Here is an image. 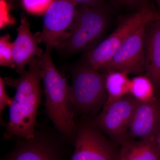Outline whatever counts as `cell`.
Returning a JSON list of instances; mask_svg holds the SVG:
<instances>
[{"label": "cell", "instance_id": "1", "mask_svg": "<svg viewBox=\"0 0 160 160\" xmlns=\"http://www.w3.org/2000/svg\"><path fill=\"white\" fill-rule=\"evenodd\" d=\"M41 58L37 57L32 60L28 70L18 78L4 79L6 86L16 89L12 104L9 107V120L4 126L3 139L5 141L33 136L38 124L37 114L42 94Z\"/></svg>", "mask_w": 160, "mask_h": 160}, {"label": "cell", "instance_id": "2", "mask_svg": "<svg viewBox=\"0 0 160 160\" xmlns=\"http://www.w3.org/2000/svg\"><path fill=\"white\" fill-rule=\"evenodd\" d=\"M52 49L46 46L40 61L45 94V113L55 129L73 145L76 123L70 98V86L67 78L55 65L51 57Z\"/></svg>", "mask_w": 160, "mask_h": 160}, {"label": "cell", "instance_id": "3", "mask_svg": "<svg viewBox=\"0 0 160 160\" xmlns=\"http://www.w3.org/2000/svg\"><path fill=\"white\" fill-rule=\"evenodd\" d=\"M49 121L38 122L32 137L16 138L15 146L1 160H71L74 146Z\"/></svg>", "mask_w": 160, "mask_h": 160}, {"label": "cell", "instance_id": "4", "mask_svg": "<svg viewBox=\"0 0 160 160\" xmlns=\"http://www.w3.org/2000/svg\"><path fill=\"white\" fill-rule=\"evenodd\" d=\"M71 75L70 94L75 119L92 120L107 101L106 74L82 60L72 68Z\"/></svg>", "mask_w": 160, "mask_h": 160}, {"label": "cell", "instance_id": "5", "mask_svg": "<svg viewBox=\"0 0 160 160\" xmlns=\"http://www.w3.org/2000/svg\"><path fill=\"white\" fill-rule=\"evenodd\" d=\"M109 22V13L102 4L80 6L69 37L55 48L69 54L87 51L100 42Z\"/></svg>", "mask_w": 160, "mask_h": 160}, {"label": "cell", "instance_id": "6", "mask_svg": "<svg viewBox=\"0 0 160 160\" xmlns=\"http://www.w3.org/2000/svg\"><path fill=\"white\" fill-rule=\"evenodd\" d=\"M147 5L124 18L108 37L85 52L82 61L100 71L121 45L138 29L159 17Z\"/></svg>", "mask_w": 160, "mask_h": 160}, {"label": "cell", "instance_id": "7", "mask_svg": "<svg viewBox=\"0 0 160 160\" xmlns=\"http://www.w3.org/2000/svg\"><path fill=\"white\" fill-rule=\"evenodd\" d=\"M138 102L130 94L106 102L90 122L104 134L121 145L129 138V125Z\"/></svg>", "mask_w": 160, "mask_h": 160}, {"label": "cell", "instance_id": "8", "mask_svg": "<svg viewBox=\"0 0 160 160\" xmlns=\"http://www.w3.org/2000/svg\"><path fill=\"white\" fill-rule=\"evenodd\" d=\"M75 121L76 131L71 160H117L118 151L90 120L78 118Z\"/></svg>", "mask_w": 160, "mask_h": 160}, {"label": "cell", "instance_id": "9", "mask_svg": "<svg viewBox=\"0 0 160 160\" xmlns=\"http://www.w3.org/2000/svg\"><path fill=\"white\" fill-rule=\"evenodd\" d=\"M146 26H142L119 47L100 70L124 72L127 75H145L144 38Z\"/></svg>", "mask_w": 160, "mask_h": 160}, {"label": "cell", "instance_id": "10", "mask_svg": "<svg viewBox=\"0 0 160 160\" xmlns=\"http://www.w3.org/2000/svg\"><path fill=\"white\" fill-rule=\"evenodd\" d=\"M77 5L72 0H53L44 14L42 42L56 47L69 37L74 22Z\"/></svg>", "mask_w": 160, "mask_h": 160}, {"label": "cell", "instance_id": "11", "mask_svg": "<svg viewBox=\"0 0 160 160\" xmlns=\"http://www.w3.org/2000/svg\"><path fill=\"white\" fill-rule=\"evenodd\" d=\"M17 31V37L12 42L13 58L16 72L21 75L26 71V65L37 57L42 58L44 52L38 46L42 42L41 32L32 34L26 18H21Z\"/></svg>", "mask_w": 160, "mask_h": 160}, {"label": "cell", "instance_id": "12", "mask_svg": "<svg viewBox=\"0 0 160 160\" xmlns=\"http://www.w3.org/2000/svg\"><path fill=\"white\" fill-rule=\"evenodd\" d=\"M160 130V107L155 99L148 102H138L129 125V138H155Z\"/></svg>", "mask_w": 160, "mask_h": 160}, {"label": "cell", "instance_id": "13", "mask_svg": "<svg viewBox=\"0 0 160 160\" xmlns=\"http://www.w3.org/2000/svg\"><path fill=\"white\" fill-rule=\"evenodd\" d=\"M144 51L145 75L158 89L160 87V15L146 26Z\"/></svg>", "mask_w": 160, "mask_h": 160}, {"label": "cell", "instance_id": "14", "mask_svg": "<svg viewBox=\"0 0 160 160\" xmlns=\"http://www.w3.org/2000/svg\"><path fill=\"white\" fill-rule=\"evenodd\" d=\"M117 160H160V151L155 138L138 141L129 138L121 144Z\"/></svg>", "mask_w": 160, "mask_h": 160}, {"label": "cell", "instance_id": "15", "mask_svg": "<svg viewBox=\"0 0 160 160\" xmlns=\"http://www.w3.org/2000/svg\"><path fill=\"white\" fill-rule=\"evenodd\" d=\"M130 80L128 75L124 72L112 71L106 73L108 95L106 102H110L129 94Z\"/></svg>", "mask_w": 160, "mask_h": 160}, {"label": "cell", "instance_id": "16", "mask_svg": "<svg viewBox=\"0 0 160 160\" xmlns=\"http://www.w3.org/2000/svg\"><path fill=\"white\" fill-rule=\"evenodd\" d=\"M154 85L146 75L137 76L130 80L129 94L139 102L155 99Z\"/></svg>", "mask_w": 160, "mask_h": 160}, {"label": "cell", "instance_id": "17", "mask_svg": "<svg viewBox=\"0 0 160 160\" xmlns=\"http://www.w3.org/2000/svg\"><path fill=\"white\" fill-rule=\"evenodd\" d=\"M9 34L0 38V65L15 68L13 53V43L10 41Z\"/></svg>", "mask_w": 160, "mask_h": 160}, {"label": "cell", "instance_id": "18", "mask_svg": "<svg viewBox=\"0 0 160 160\" xmlns=\"http://www.w3.org/2000/svg\"><path fill=\"white\" fill-rule=\"evenodd\" d=\"M53 0H22L26 11L34 15L45 14Z\"/></svg>", "mask_w": 160, "mask_h": 160}, {"label": "cell", "instance_id": "19", "mask_svg": "<svg viewBox=\"0 0 160 160\" xmlns=\"http://www.w3.org/2000/svg\"><path fill=\"white\" fill-rule=\"evenodd\" d=\"M5 82L2 78L0 77V117L1 124L2 126H5V123L2 119L3 111L7 107H9L12 104L13 100L9 97L7 94L5 89Z\"/></svg>", "mask_w": 160, "mask_h": 160}, {"label": "cell", "instance_id": "20", "mask_svg": "<svg viewBox=\"0 0 160 160\" xmlns=\"http://www.w3.org/2000/svg\"><path fill=\"white\" fill-rule=\"evenodd\" d=\"M77 6H94L102 4L103 0H72Z\"/></svg>", "mask_w": 160, "mask_h": 160}, {"label": "cell", "instance_id": "21", "mask_svg": "<svg viewBox=\"0 0 160 160\" xmlns=\"http://www.w3.org/2000/svg\"><path fill=\"white\" fill-rule=\"evenodd\" d=\"M118 3L126 6H140V7L146 5V0H116Z\"/></svg>", "mask_w": 160, "mask_h": 160}, {"label": "cell", "instance_id": "22", "mask_svg": "<svg viewBox=\"0 0 160 160\" xmlns=\"http://www.w3.org/2000/svg\"><path fill=\"white\" fill-rule=\"evenodd\" d=\"M156 140L157 142L158 146L160 151V130L158 133L157 136Z\"/></svg>", "mask_w": 160, "mask_h": 160}, {"label": "cell", "instance_id": "23", "mask_svg": "<svg viewBox=\"0 0 160 160\" xmlns=\"http://www.w3.org/2000/svg\"><path fill=\"white\" fill-rule=\"evenodd\" d=\"M156 1L157 2L158 4V5H159V6H160V0H156Z\"/></svg>", "mask_w": 160, "mask_h": 160}, {"label": "cell", "instance_id": "24", "mask_svg": "<svg viewBox=\"0 0 160 160\" xmlns=\"http://www.w3.org/2000/svg\"><path fill=\"white\" fill-rule=\"evenodd\" d=\"M6 1H9V2H11L12 0H6Z\"/></svg>", "mask_w": 160, "mask_h": 160}]
</instances>
